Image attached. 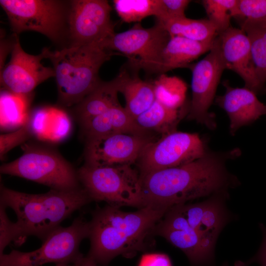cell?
I'll use <instances>...</instances> for the list:
<instances>
[{"label":"cell","instance_id":"1","mask_svg":"<svg viewBox=\"0 0 266 266\" xmlns=\"http://www.w3.org/2000/svg\"><path fill=\"white\" fill-rule=\"evenodd\" d=\"M239 152L237 149L226 152L207 149L202 157L189 163L140 174L144 206L168 211L192 200L226 192L236 184L227 170L226 162Z\"/></svg>","mask_w":266,"mask_h":266},{"label":"cell","instance_id":"2","mask_svg":"<svg viewBox=\"0 0 266 266\" xmlns=\"http://www.w3.org/2000/svg\"><path fill=\"white\" fill-rule=\"evenodd\" d=\"M167 211L151 205L134 212L108 204L96 209L89 222L91 245L87 256L104 266L119 255L135 256L145 250L146 239Z\"/></svg>","mask_w":266,"mask_h":266},{"label":"cell","instance_id":"3","mask_svg":"<svg viewBox=\"0 0 266 266\" xmlns=\"http://www.w3.org/2000/svg\"><path fill=\"white\" fill-rule=\"evenodd\" d=\"M91 201L82 186L31 194L0 185V204L12 209L17 216V221L13 223V242L17 245L32 235L43 242L64 220Z\"/></svg>","mask_w":266,"mask_h":266},{"label":"cell","instance_id":"4","mask_svg":"<svg viewBox=\"0 0 266 266\" xmlns=\"http://www.w3.org/2000/svg\"><path fill=\"white\" fill-rule=\"evenodd\" d=\"M116 54L102 42L50 51L48 59L53 66L59 103L70 107L82 100L101 81L99 76L101 66Z\"/></svg>","mask_w":266,"mask_h":266},{"label":"cell","instance_id":"5","mask_svg":"<svg viewBox=\"0 0 266 266\" xmlns=\"http://www.w3.org/2000/svg\"><path fill=\"white\" fill-rule=\"evenodd\" d=\"M77 173L81 186L92 200L105 201L118 208L145 207L140 173L133 165L91 166L84 164Z\"/></svg>","mask_w":266,"mask_h":266},{"label":"cell","instance_id":"6","mask_svg":"<svg viewBox=\"0 0 266 266\" xmlns=\"http://www.w3.org/2000/svg\"><path fill=\"white\" fill-rule=\"evenodd\" d=\"M23 153L17 159L2 165L0 172L49 187L68 190L81 187L77 170L53 149L36 145H24Z\"/></svg>","mask_w":266,"mask_h":266},{"label":"cell","instance_id":"7","mask_svg":"<svg viewBox=\"0 0 266 266\" xmlns=\"http://www.w3.org/2000/svg\"><path fill=\"white\" fill-rule=\"evenodd\" d=\"M89 222L82 216L68 227L60 226L52 232L37 249L31 252L12 250L0 255V266H40L54 263H75L84 256L79 251L81 241L89 235Z\"/></svg>","mask_w":266,"mask_h":266},{"label":"cell","instance_id":"8","mask_svg":"<svg viewBox=\"0 0 266 266\" xmlns=\"http://www.w3.org/2000/svg\"><path fill=\"white\" fill-rule=\"evenodd\" d=\"M170 38L158 23L150 28L136 24L128 30L115 33L102 43L107 49L126 56L128 65L134 72L143 69L161 74L163 53Z\"/></svg>","mask_w":266,"mask_h":266},{"label":"cell","instance_id":"9","mask_svg":"<svg viewBox=\"0 0 266 266\" xmlns=\"http://www.w3.org/2000/svg\"><path fill=\"white\" fill-rule=\"evenodd\" d=\"M13 31H34L53 41L61 38L67 23L68 10L61 1L0 0Z\"/></svg>","mask_w":266,"mask_h":266},{"label":"cell","instance_id":"10","mask_svg":"<svg viewBox=\"0 0 266 266\" xmlns=\"http://www.w3.org/2000/svg\"><path fill=\"white\" fill-rule=\"evenodd\" d=\"M206 150L198 133L175 131L148 143L136 164L142 175L189 163L202 157Z\"/></svg>","mask_w":266,"mask_h":266},{"label":"cell","instance_id":"11","mask_svg":"<svg viewBox=\"0 0 266 266\" xmlns=\"http://www.w3.org/2000/svg\"><path fill=\"white\" fill-rule=\"evenodd\" d=\"M217 36L205 57L189 67L192 74V100L187 119L195 120L211 130L214 129L216 125L214 116L209 112V109L215 97L223 72L226 69Z\"/></svg>","mask_w":266,"mask_h":266},{"label":"cell","instance_id":"12","mask_svg":"<svg viewBox=\"0 0 266 266\" xmlns=\"http://www.w3.org/2000/svg\"><path fill=\"white\" fill-rule=\"evenodd\" d=\"M112 7L105 0H75L67 13L71 45L102 42L115 33Z\"/></svg>","mask_w":266,"mask_h":266},{"label":"cell","instance_id":"13","mask_svg":"<svg viewBox=\"0 0 266 266\" xmlns=\"http://www.w3.org/2000/svg\"><path fill=\"white\" fill-rule=\"evenodd\" d=\"M50 51L45 48L37 55L29 54L23 49L16 36L10 61L0 71V84L3 89L17 95L28 96L39 84L55 77L53 68L41 63L43 59L48 58Z\"/></svg>","mask_w":266,"mask_h":266},{"label":"cell","instance_id":"14","mask_svg":"<svg viewBox=\"0 0 266 266\" xmlns=\"http://www.w3.org/2000/svg\"><path fill=\"white\" fill-rule=\"evenodd\" d=\"M155 140L149 135L115 133L86 139L85 164L91 166L133 165L144 148Z\"/></svg>","mask_w":266,"mask_h":266},{"label":"cell","instance_id":"15","mask_svg":"<svg viewBox=\"0 0 266 266\" xmlns=\"http://www.w3.org/2000/svg\"><path fill=\"white\" fill-rule=\"evenodd\" d=\"M220 52L226 69L243 80L245 87L256 94L265 90L258 80L252 59L249 39L241 29L231 26L218 34Z\"/></svg>","mask_w":266,"mask_h":266},{"label":"cell","instance_id":"16","mask_svg":"<svg viewBox=\"0 0 266 266\" xmlns=\"http://www.w3.org/2000/svg\"><path fill=\"white\" fill-rule=\"evenodd\" d=\"M224 198L220 195H214L201 202L178 205L189 227L213 249L217 237L228 220Z\"/></svg>","mask_w":266,"mask_h":266},{"label":"cell","instance_id":"17","mask_svg":"<svg viewBox=\"0 0 266 266\" xmlns=\"http://www.w3.org/2000/svg\"><path fill=\"white\" fill-rule=\"evenodd\" d=\"M223 85L226 92L216 97L215 102L229 116L232 134L241 127L251 124L266 114V105L258 100L252 90L245 87H232L228 82H224Z\"/></svg>","mask_w":266,"mask_h":266},{"label":"cell","instance_id":"18","mask_svg":"<svg viewBox=\"0 0 266 266\" xmlns=\"http://www.w3.org/2000/svg\"><path fill=\"white\" fill-rule=\"evenodd\" d=\"M154 233L166 238L172 245L181 249L195 266L209 265L213 261L214 249L188 226L184 216L178 217L171 229L156 226Z\"/></svg>","mask_w":266,"mask_h":266},{"label":"cell","instance_id":"19","mask_svg":"<svg viewBox=\"0 0 266 266\" xmlns=\"http://www.w3.org/2000/svg\"><path fill=\"white\" fill-rule=\"evenodd\" d=\"M80 125L85 139L115 133L148 135V133L136 124L134 118L121 105L112 107Z\"/></svg>","mask_w":266,"mask_h":266},{"label":"cell","instance_id":"20","mask_svg":"<svg viewBox=\"0 0 266 266\" xmlns=\"http://www.w3.org/2000/svg\"><path fill=\"white\" fill-rule=\"evenodd\" d=\"M117 77L119 92L125 99V108L134 119L147 110L155 101L153 83L142 80L136 72L130 74L125 68Z\"/></svg>","mask_w":266,"mask_h":266},{"label":"cell","instance_id":"21","mask_svg":"<svg viewBox=\"0 0 266 266\" xmlns=\"http://www.w3.org/2000/svg\"><path fill=\"white\" fill-rule=\"evenodd\" d=\"M214 39L200 42L179 36L170 37L163 53L161 74L177 68H189L191 62L210 51Z\"/></svg>","mask_w":266,"mask_h":266},{"label":"cell","instance_id":"22","mask_svg":"<svg viewBox=\"0 0 266 266\" xmlns=\"http://www.w3.org/2000/svg\"><path fill=\"white\" fill-rule=\"evenodd\" d=\"M118 93L117 76L111 81H101L92 92L74 106L73 114L79 124L120 105Z\"/></svg>","mask_w":266,"mask_h":266},{"label":"cell","instance_id":"23","mask_svg":"<svg viewBox=\"0 0 266 266\" xmlns=\"http://www.w3.org/2000/svg\"><path fill=\"white\" fill-rule=\"evenodd\" d=\"M188 112L182 107H167L155 100L145 112L134 119L136 124L147 133L155 132L165 135L176 131L178 123Z\"/></svg>","mask_w":266,"mask_h":266},{"label":"cell","instance_id":"24","mask_svg":"<svg viewBox=\"0 0 266 266\" xmlns=\"http://www.w3.org/2000/svg\"><path fill=\"white\" fill-rule=\"evenodd\" d=\"M158 23L170 37L179 36L193 40L206 42L213 40L218 35L216 28L207 19H192L184 16Z\"/></svg>","mask_w":266,"mask_h":266},{"label":"cell","instance_id":"25","mask_svg":"<svg viewBox=\"0 0 266 266\" xmlns=\"http://www.w3.org/2000/svg\"><path fill=\"white\" fill-rule=\"evenodd\" d=\"M250 41L256 74L261 84L266 82V23H240Z\"/></svg>","mask_w":266,"mask_h":266},{"label":"cell","instance_id":"26","mask_svg":"<svg viewBox=\"0 0 266 266\" xmlns=\"http://www.w3.org/2000/svg\"><path fill=\"white\" fill-rule=\"evenodd\" d=\"M153 83L156 100L170 108L179 109L183 107L188 88L184 80L163 73Z\"/></svg>","mask_w":266,"mask_h":266},{"label":"cell","instance_id":"27","mask_svg":"<svg viewBox=\"0 0 266 266\" xmlns=\"http://www.w3.org/2000/svg\"><path fill=\"white\" fill-rule=\"evenodd\" d=\"M3 90L0 93V125L5 129L21 127L27 120L28 97Z\"/></svg>","mask_w":266,"mask_h":266},{"label":"cell","instance_id":"28","mask_svg":"<svg viewBox=\"0 0 266 266\" xmlns=\"http://www.w3.org/2000/svg\"><path fill=\"white\" fill-rule=\"evenodd\" d=\"M115 9L124 22H139L150 16H157L159 0H114Z\"/></svg>","mask_w":266,"mask_h":266},{"label":"cell","instance_id":"29","mask_svg":"<svg viewBox=\"0 0 266 266\" xmlns=\"http://www.w3.org/2000/svg\"><path fill=\"white\" fill-rule=\"evenodd\" d=\"M238 0H203L202 5L218 34L231 27L230 21Z\"/></svg>","mask_w":266,"mask_h":266},{"label":"cell","instance_id":"30","mask_svg":"<svg viewBox=\"0 0 266 266\" xmlns=\"http://www.w3.org/2000/svg\"><path fill=\"white\" fill-rule=\"evenodd\" d=\"M233 17L240 23H266V0H238Z\"/></svg>","mask_w":266,"mask_h":266},{"label":"cell","instance_id":"31","mask_svg":"<svg viewBox=\"0 0 266 266\" xmlns=\"http://www.w3.org/2000/svg\"><path fill=\"white\" fill-rule=\"evenodd\" d=\"M33 134L28 119L13 132L0 135V157L2 160L6 154L16 146L28 140Z\"/></svg>","mask_w":266,"mask_h":266},{"label":"cell","instance_id":"32","mask_svg":"<svg viewBox=\"0 0 266 266\" xmlns=\"http://www.w3.org/2000/svg\"><path fill=\"white\" fill-rule=\"evenodd\" d=\"M189 0H159L158 12L156 18L157 22L186 16L185 11L189 4Z\"/></svg>","mask_w":266,"mask_h":266},{"label":"cell","instance_id":"33","mask_svg":"<svg viewBox=\"0 0 266 266\" xmlns=\"http://www.w3.org/2000/svg\"><path fill=\"white\" fill-rule=\"evenodd\" d=\"M6 209L0 204V255L3 254L5 247L14 239L13 222L9 220Z\"/></svg>","mask_w":266,"mask_h":266},{"label":"cell","instance_id":"34","mask_svg":"<svg viewBox=\"0 0 266 266\" xmlns=\"http://www.w3.org/2000/svg\"><path fill=\"white\" fill-rule=\"evenodd\" d=\"M138 266H172L166 255L162 253H149L143 255Z\"/></svg>","mask_w":266,"mask_h":266},{"label":"cell","instance_id":"35","mask_svg":"<svg viewBox=\"0 0 266 266\" xmlns=\"http://www.w3.org/2000/svg\"><path fill=\"white\" fill-rule=\"evenodd\" d=\"M260 227L263 235V241L258 252L248 263L257 262L261 266H266V227L263 224H260Z\"/></svg>","mask_w":266,"mask_h":266},{"label":"cell","instance_id":"36","mask_svg":"<svg viewBox=\"0 0 266 266\" xmlns=\"http://www.w3.org/2000/svg\"><path fill=\"white\" fill-rule=\"evenodd\" d=\"M79 266H98L97 263L92 259L87 257H84L80 262Z\"/></svg>","mask_w":266,"mask_h":266},{"label":"cell","instance_id":"37","mask_svg":"<svg viewBox=\"0 0 266 266\" xmlns=\"http://www.w3.org/2000/svg\"><path fill=\"white\" fill-rule=\"evenodd\" d=\"M81 261L77 263H57V264H56L55 266H79Z\"/></svg>","mask_w":266,"mask_h":266},{"label":"cell","instance_id":"38","mask_svg":"<svg viewBox=\"0 0 266 266\" xmlns=\"http://www.w3.org/2000/svg\"><path fill=\"white\" fill-rule=\"evenodd\" d=\"M222 266H228V264H227L225 263V264H224L222 265Z\"/></svg>","mask_w":266,"mask_h":266}]
</instances>
